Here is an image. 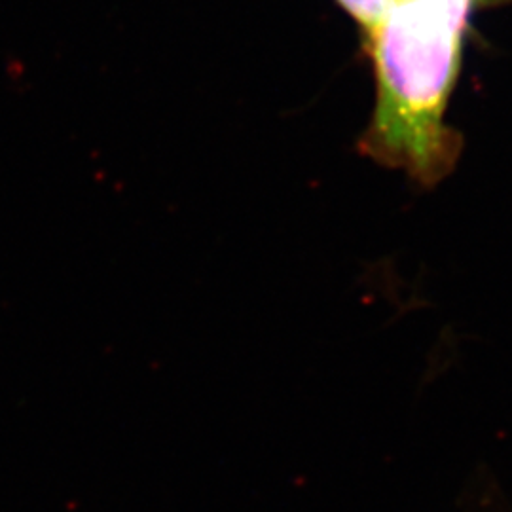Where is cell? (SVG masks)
I'll return each mask as SVG.
<instances>
[{
	"label": "cell",
	"instance_id": "1",
	"mask_svg": "<svg viewBox=\"0 0 512 512\" xmlns=\"http://www.w3.org/2000/svg\"><path fill=\"white\" fill-rule=\"evenodd\" d=\"M469 8L471 0H404L366 31L378 97L359 150L425 186L458 162V133L446 128L444 112L458 82Z\"/></svg>",
	"mask_w": 512,
	"mask_h": 512
},
{
	"label": "cell",
	"instance_id": "2",
	"mask_svg": "<svg viewBox=\"0 0 512 512\" xmlns=\"http://www.w3.org/2000/svg\"><path fill=\"white\" fill-rule=\"evenodd\" d=\"M340 6L348 12L351 18L357 19L365 31L380 25L387 14L399 4L397 0H338Z\"/></svg>",
	"mask_w": 512,
	"mask_h": 512
},
{
	"label": "cell",
	"instance_id": "3",
	"mask_svg": "<svg viewBox=\"0 0 512 512\" xmlns=\"http://www.w3.org/2000/svg\"><path fill=\"white\" fill-rule=\"evenodd\" d=\"M397 2H404V0H397Z\"/></svg>",
	"mask_w": 512,
	"mask_h": 512
}]
</instances>
